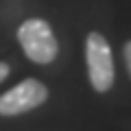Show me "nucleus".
Returning <instances> with one entry per match:
<instances>
[{"label":"nucleus","instance_id":"f257e3e1","mask_svg":"<svg viewBox=\"0 0 131 131\" xmlns=\"http://www.w3.org/2000/svg\"><path fill=\"white\" fill-rule=\"evenodd\" d=\"M18 42L22 46L24 55L33 63L46 66L50 61H55L57 55H59V42H57L50 24L42 18H31L20 24Z\"/></svg>","mask_w":131,"mask_h":131},{"label":"nucleus","instance_id":"f03ea898","mask_svg":"<svg viewBox=\"0 0 131 131\" xmlns=\"http://www.w3.org/2000/svg\"><path fill=\"white\" fill-rule=\"evenodd\" d=\"M85 61H88V77L92 88L101 94L112 90L114 77H116L114 57H112L109 42L98 31H92L85 39Z\"/></svg>","mask_w":131,"mask_h":131},{"label":"nucleus","instance_id":"7ed1b4c3","mask_svg":"<svg viewBox=\"0 0 131 131\" xmlns=\"http://www.w3.org/2000/svg\"><path fill=\"white\" fill-rule=\"evenodd\" d=\"M48 101V88L37 79H24L0 96V116H22Z\"/></svg>","mask_w":131,"mask_h":131},{"label":"nucleus","instance_id":"20e7f679","mask_svg":"<svg viewBox=\"0 0 131 131\" xmlns=\"http://www.w3.org/2000/svg\"><path fill=\"white\" fill-rule=\"evenodd\" d=\"M122 57H125L127 72H129V77H131V42H127V44H125V48H122Z\"/></svg>","mask_w":131,"mask_h":131},{"label":"nucleus","instance_id":"39448f33","mask_svg":"<svg viewBox=\"0 0 131 131\" xmlns=\"http://www.w3.org/2000/svg\"><path fill=\"white\" fill-rule=\"evenodd\" d=\"M9 72H11V68H9V63H5V61H0V83L9 77Z\"/></svg>","mask_w":131,"mask_h":131}]
</instances>
